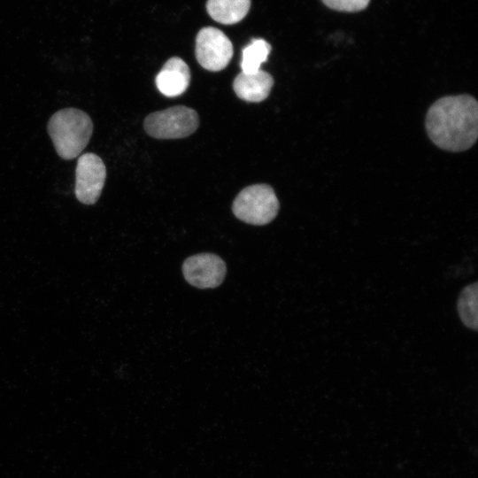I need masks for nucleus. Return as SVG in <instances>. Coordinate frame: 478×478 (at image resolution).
<instances>
[{
  "mask_svg": "<svg viewBox=\"0 0 478 478\" xmlns=\"http://www.w3.org/2000/svg\"><path fill=\"white\" fill-rule=\"evenodd\" d=\"M425 127L438 148L459 152L470 149L478 135V104L466 94L446 96L428 108Z\"/></svg>",
  "mask_w": 478,
  "mask_h": 478,
  "instance_id": "obj_1",
  "label": "nucleus"
},
{
  "mask_svg": "<svg viewBox=\"0 0 478 478\" xmlns=\"http://www.w3.org/2000/svg\"><path fill=\"white\" fill-rule=\"evenodd\" d=\"M47 130L58 155L70 160L77 158L89 143L93 122L85 112L66 108L51 116Z\"/></svg>",
  "mask_w": 478,
  "mask_h": 478,
  "instance_id": "obj_2",
  "label": "nucleus"
},
{
  "mask_svg": "<svg viewBox=\"0 0 478 478\" xmlns=\"http://www.w3.org/2000/svg\"><path fill=\"white\" fill-rule=\"evenodd\" d=\"M279 207V200L273 188L262 183L241 190L233 202L232 211L240 220L261 226L276 217Z\"/></svg>",
  "mask_w": 478,
  "mask_h": 478,
  "instance_id": "obj_3",
  "label": "nucleus"
},
{
  "mask_svg": "<svg viewBox=\"0 0 478 478\" xmlns=\"http://www.w3.org/2000/svg\"><path fill=\"white\" fill-rule=\"evenodd\" d=\"M198 126L197 112L182 105L152 112L143 125L146 133L158 139L183 138L193 134Z\"/></svg>",
  "mask_w": 478,
  "mask_h": 478,
  "instance_id": "obj_4",
  "label": "nucleus"
},
{
  "mask_svg": "<svg viewBox=\"0 0 478 478\" xmlns=\"http://www.w3.org/2000/svg\"><path fill=\"white\" fill-rule=\"evenodd\" d=\"M232 56V42L221 30L207 27L198 32L196 57L202 67L212 72L220 71L229 64Z\"/></svg>",
  "mask_w": 478,
  "mask_h": 478,
  "instance_id": "obj_5",
  "label": "nucleus"
},
{
  "mask_svg": "<svg viewBox=\"0 0 478 478\" xmlns=\"http://www.w3.org/2000/svg\"><path fill=\"white\" fill-rule=\"evenodd\" d=\"M105 178V166L97 155L89 152L80 156L75 170L76 198L84 204H95L101 195Z\"/></svg>",
  "mask_w": 478,
  "mask_h": 478,
  "instance_id": "obj_6",
  "label": "nucleus"
},
{
  "mask_svg": "<svg viewBox=\"0 0 478 478\" xmlns=\"http://www.w3.org/2000/svg\"><path fill=\"white\" fill-rule=\"evenodd\" d=\"M225 262L212 253H200L188 258L182 265L185 280L199 289L216 288L225 278Z\"/></svg>",
  "mask_w": 478,
  "mask_h": 478,
  "instance_id": "obj_7",
  "label": "nucleus"
},
{
  "mask_svg": "<svg viewBox=\"0 0 478 478\" xmlns=\"http://www.w3.org/2000/svg\"><path fill=\"white\" fill-rule=\"evenodd\" d=\"M189 66L180 58H169L156 76L158 89L166 96H177L188 89L190 82Z\"/></svg>",
  "mask_w": 478,
  "mask_h": 478,
  "instance_id": "obj_8",
  "label": "nucleus"
},
{
  "mask_svg": "<svg viewBox=\"0 0 478 478\" xmlns=\"http://www.w3.org/2000/svg\"><path fill=\"white\" fill-rule=\"evenodd\" d=\"M274 86V78L266 71L240 73L234 80L233 89L236 96L247 102H261L267 98Z\"/></svg>",
  "mask_w": 478,
  "mask_h": 478,
  "instance_id": "obj_9",
  "label": "nucleus"
},
{
  "mask_svg": "<svg viewBox=\"0 0 478 478\" xmlns=\"http://www.w3.org/2000/svg\"><path fill=\"white\" fill-rule=\"evenodd\" d=\"M251 0H208L206 9L217 22L232 25L241 21L248 13Z\"/></svg>",
  "mask_w": 478,
  "mask_h": 478,
  "instance_id": "obj_10",
  "label": "nucleus"
},
{
  "mask_svg": "<svg viewBox=\"0 0 478 478\" xmlns=\"http://www.w3.org/2000/svg\"><path fill=\"white\" fill-rule=\"evenodd\" d=\"M271 51V45L263 39H254L242 53V72L256 73L260 70L261 64L266 62Z\"/></svg>",
  "mask_w": 478,
  "mask_h": 478,
  "instance_id": "obj_11",
  "label": "nucleus"
},
{
  "mask_svg": "<svg viewBox=\"0 0 478 478\" xmlns=\"http://www.w3.org/2000/svg\"><path fill=\"white\" fill-rule=\"evenodd\" d=\"M477 282L467 285L460 292L458 312L461 321L468 328L477 330Z\"/></svg>",
  "mask_w": 478,
  "mask_h": 478,
  "instance_id": "obj_12",
  "label": "nucleus"
},
{
  "mask_svg": "<svg viewBox=\"0 0 478 478\" xmlns=\"http://www.w3.org/2000/svg\"><path fill=\"white\" fill-rule=\"evenodd\" d=\"M371 0H321L329 9L342 12H358L365 10Z\"/></svg>",
  "mask_w": 478,
  "mask_h": 478,
  "instance_id": "obj_13",
  "label": "nucleus"
}]
</instances>
